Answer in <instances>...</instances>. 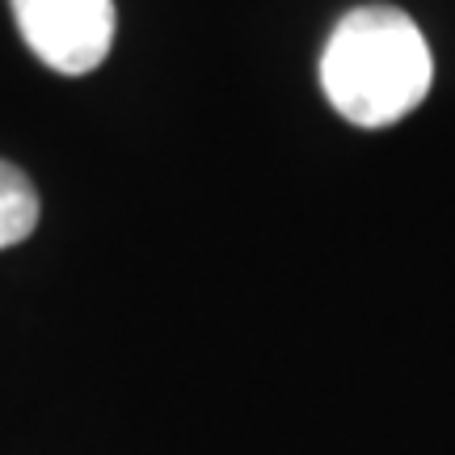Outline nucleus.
Masks as SVG:
<instances>
[{"label":"nucleus","instance_id":"f03ea898","mask_svg":"<svg viewBox=\"0 0 455 455\" xmlns=\"http://www.w3.org/2000/svg\"><path fill=\"white\" fill-rule=\"evenodd\" d=\"M26 47L64 76H84L114 47V0H13Z\"/></svg>","mask_w":455,"mask_h":455},{"label":"nucleus","instance_id":"f257e3e1","mask_svg":"<svg viewBox=\"0 0 455 455\" xmlns=\"http://www.w3.org/2000/svg\"><path fill=\"white\" fill-rule=\"evenodd\" d=\"M435 60L418 21L392 4H363L341 17L321 55V89L355 127H392L422 106Z\"/></svg>","mask_w":455,"mask_h":455},{"label":"nucleus","instance_id":"7ed1b4c3","mask_svg":"<svg viewBox=\"0 0 455 455\" xmlns=\"http://www.w3.org/2000/svg\"><path fill=\"white\" fill-rule=\"evenodd\" d=\"M38 190L17 164L0 161V249H13L38 228Z\"/></svg>","mask_w":455,"mask_h":455}]
</instances>
